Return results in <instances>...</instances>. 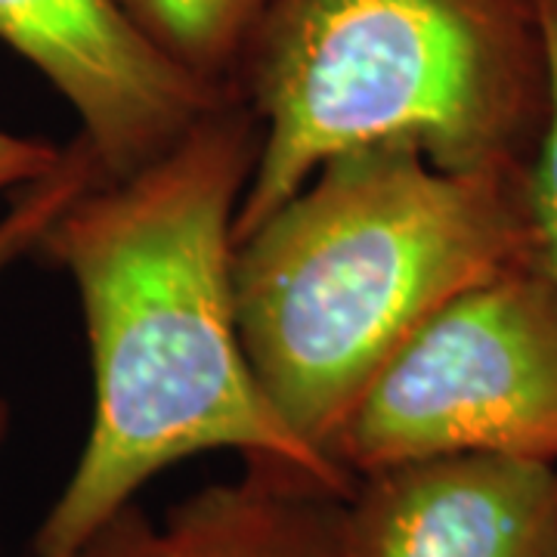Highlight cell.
Wrapping results in <instances>:
<instances>
[{
    "label": "cell",
    "instance_id": "obj_2",
    "mask_svg": "<svg viewBox=\"0 0 557 557\" xmlns=\"http://www.w3.org/2000/svg\"><path fill=\"white\" fill-rule=\"evenodd\" d=\"M530 255L523 174L440 171L412 146L341 152L236 239L255 379L325 456L362 391L446 300Z\"/></svg>",
    "mask_w": 557,
    "mask_h": 557
},
{
    "label": "cell",
    "instance_id": "obj_5",
    "mask_svg": "<svg viewBox=\"0 0 557 557\" xmlns=\"http://www.w3.org/2000/svg\"><path fill=\"white\" fill-rule=\"evenodd\" d=\"M0 40L69 102L109 180L159 159L230 100L164 60L115 0H0Z\"/></svg>",
    "mask_w": 557,
    "mask_h": 557
},
{
    "label": "cell",
    "instance_id": "obj_3",
    "mask_svg": "<svg viewBox=\"0 0 557 557\" xmlns=\"http://www.w3.org/2000/svg\"><path fill=\"white\" fill-rule=\"evenodd\" d=\"M258 161L236 239L329 159L412 146L440 171L523 174L548 115L533 0H273L242 65Z\"/></svg>",
    "mask_w": 557,
    "mask_h": 557
},
{
    "label": "cell",
    "instance_id": "obj_11",
    "mask_svg": "<svg viewBox=\"0 0 557 557\" xmlns=\"http://www.w3.org/2000/svg\"><path fill=\"white\" fill-rule=\"evenodd\" d=\"M65 146H53L47 139L22 137L0 127V199L16 196L32 183L50 177L60 168Z\"/></svg>",
    "mask_w": 557,
    "mask_h": 557
},
{
    "label": "cell",
    "instance_id": "obj_6",
    "mask_svg": "<svg viewBox=\"0 0 557 557\" xmlns=\"http://www.w3.org/2000/svg\"><path fill=\"white\" fill-rule=\"evenodd\" d=\"M341 557H557V465L440 456L362 474Z\"/></svg>",
    "mask_w": 557,
    "mask_h": 557
},
{
    "label": "cell",
    "instance_id": "obj_9",
    "mask_svg": "<svg viewBox=\"0 0 557 557\" xmlns=\"http://www.w3.org/2000/svg\"><path fill=\"white\" fill-rule=\"evenodd\" d=\"M100 177H106L100 161L94 159L87 143L78 137L65 146L60 168L50 177L16 193L13 205L0 214V276L10 267H16L25 255H35L50 223Z\"/></svg>",
    "mask_w": 557,
    "mask_h": 557
},
{
    "label": "cell",
    "instance_id": "obj_7",
    "mask_svg": "<svg viewBox=\"0 0 557 557\" xmlns=\"http://www.w3.org/2000/svg\"><path fill=\"white\" fill-rule=\"evenodd\" d=\"M344 498L292 465L255 458L161 520L124 505L78 557H341Z\"/></svg>",
    "mask_w": 557,
    "mask_h": 557
},
{
    "label": "cell",
    "instance_id": "obj_10",
    "mask_svg": "<svg viewBox=\"0 0 557 557\" xmlns=\"http://www.w3.org/2000/svg\"><path fill=\"white\" fill-rule=\"evenodd\" d=\"M533 3L548 62V115L539 134L536 152L523 171V201L533 236V260L557 278V0Z\"/></svg>",
    "mask_w": 557,
    "mask_h": 557
},
{
    "label": "cell",
    "instance_id": "obj_1",
    "mask_svg": "<svg viewBox=\"0 0 557 557\" xmlns=\"http://www.w3.org/2000/svg\"><path fill=\"white\" fill-rule=\"evenodd\" d=\"M258 143L251 109L230 97L159 159L90 183L44 233L38 251L78 292L94 418L32 557H78L156 474L214 449L354 490L282 421L242 344L233 258Z\"/></svg>",
    "mask_w": 557,
    "mask_h": 557
},
{
    "label": "cell",
    "instance_id": "obj_8",
    "mask_svg": "<svg viewBox=\"0 0 557 557\" xmlns=\"http://www.w3.org/2000/svg\"><path fill=\"white\" fill-rule=\"evenodd\" d=\"M143 38L220 97H236L242 65L273 0H115Z\"/></svg>",
    "mask_w": 557,
    "mask_h": 557
},
{
    "label": "cell",
    "instance_id": "obj_4",
    "mask_svg": "<svg viewBox=\"0 0 557 557\" xmlns=\"http://www.w3.org/2000/svg\"><path fill=\"white\" fill-rule=\"evenodd\" d=\"M325 456L354 480L440 456L557 465V278L530 255L446 300L362 391Z\"/></svg>",
    "mask_w": 557,
    "mask_h": 557
}]
</instances>
